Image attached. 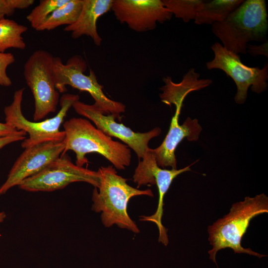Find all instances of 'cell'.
Listing matches in <instances>:
<instances>
[{"mask_svg":"<svg viewBox=\"0 0 268 268\" xmlns=\"http://www.w3.org/2000/svg\"><path fill=\"white\" fill-rule=\"evenodd\" d=\"M54 56L48 51H34L24 65L23 75L34 99V121L55 113L60 101V94L55 86Z\"/></svg>","mask_w":268,"mask_h":268,"instance_id":"7","label":"cell"},{"mask_svg":"<svg viewBox=\"0 0 268 268\" xmlns=\"http://www.w3.org/2000/svg\"><path fill=\"white\" fill-rule=\"evenodd\" d=\"M87 64L79 55L68 59L66 64L61 58L54 57L53 70L56 88L60 93L67 91L66 86L69 85L80 91L88 92L94 99V106L105 115H113L120 118V114L126 110L125 105L121 102L114 101L104 94L103 86L100 84L95 72L90 69L89 75H85Z\"/></svg>","mask_w":268,"mask_h":268,"instance_id":"6","label":"cell"},{"mask_svg":"<svg viewBox=\"0 0 268 268\" xmlns=\"http://www.w3.org/2000/svg\"><path fill=\"white\" fill-rule=\"evenodd\" d=\"M77 182L87 183L98 188L100 184L99 173L74 164L65 154L38 173L23 180L18 187L28 192H52Z\"/></svg>","mask_w":268,"mask_h":268,"instance_id":"9","label":"cell"},{"mask_svg":"<svg viewBox=\"0 0 268 268\" xmlns=\"http://www.w3.org/2000/svg\"><path fill=\"white\" fill-rule=\"evenodd\" d=\"M20 131H17L11 126L5 123H0V137L18 134Z\"/></svg>","mask_w":268,"mask_h":268,"instance_id":"26","label":"cell"},{"mask_svg":"<svg viewBox=\"0 0 268 268\" xmlns=\"http://www.w3.org/2000/svg\"><path fill=\"white\" fill-rule=\"evenodd\" d=\"M97 172L100 184L93 190L92 210L101 212V221L106 227L116 224L121 228L139 233L137 225L128 214V203L134 196L153 197L152 191L149 189L140 190L130 186L128 179L118 175L112 166H101Z\"/></svg>","mask_w":268,"mask_h":268,"instance_id":"1","label":"cell"},{"mask_svg":"<svg viewBox=\"0 0 268 268\" xmlns=\"http://www.w3.org/2000/svg\"><path fill=\"white\" fill-rule=\"evenodd\" d=\"M247 52L253 57L263 55L268 58V42L267 41L260 45L248 44Z\"/></svg>","mask_w":268,"mask_h":268,"instance_id":"24","label":"cell"},{"mask_svg":"<svg viewBox=\"0 0 268 268\" xmlns=\"http://www.w3.org/2000/svg\"><path fill=\"white\" fill-rule=\"evenodd\" d=\"M82 7V0H68L55 10L39 26L37 31H50L61 25H70L78 18Z\"/></svg>","mask_w":268,"mask_h":268,"instance_id":"18","label":"cell"},{"mask_svg":"<svg viewBox=\"0 0 268 268\" xmlns=\"http://www.w3.org/2000/svg\"><path fill=\"white\" fill-rule=\"evenodd\" d=\"M211 49L214 58L206 63V67L209 70L220 69L233 80L237 87L234 97L236 103L242 104L246 101L250 86L252 91L258 94L267 89L268 63L262 68L250 67L241 62L239 55L227 50L219 42L213 44Z\"/></svg>","mask_w":268,"mask_h":268,"instance_id":"8","label":"cell"},{"mask_svg":"<svg viewBox=\"0 0 268 268\" xmlns=\"http://www.w3.org/2000/svg\"><path fill=\"white\" fill-rule=\"evenodd\" d=\"M268 212V198L264 194L233 203L229 212L218 219L207 228L208 241L212 248L208 253L209 259L216 263L217 253L225 248L231 249L235 254H246L259 258L266 257L242 247L241 242L251 220Z\"/></svg>","mask_w":268,"mask_h":268,"instance_id":"2","label":"cell"},{"mask_svg":"<svg viewBox=\"0 0 268 268\" xmlns=\"http://www.w3.org/2000/svg\"><path fill=\"white\" fill-rule=\"evenodd\" d=\"M175 106V112L172 118L169 131L160 145L152 149V151L158 166L161 168L170 167L176 169L175 153L177 146L185 138L190 141H197L202 128L197 119L190 117L180 125L179 119L182 106Z\"/></svg>","mask_w":268,"mask_h":268,"instance_id":"14","label":"cell"},{"mask_svg":"<svg viewBox=\"0 0 268 268\" xmlns=\"http://www.w3.org/2000/svg\"><path fill=\"white\" fill-rule=\"evenodd\" d=\"M113 0H82V7L77 20L66 26L64 31L70 32L71 37L78 38L86 35L90 37L94 44L100 46L102 39L97 29L98 18L111 10Z\"/></svg>","mask_w":268,"mask_h":268,"instance_id":"15","label":"cell"},{"mask_svg":"<svg viewBox=\"0 0 268 268\" xmlns=\"http://www.w3.org/2000/svg\"><path fill=\"white\" fill-rule=\"evenodd\" d=\"M200 73L192 68L179 83L174 82L170 76L163 77L165 84L160 88L162 92L159 95L161 102L169 106L175 101L183 102L191 92L202 89L212 83L211 79H200Z\"/></svg>","mask_w":268,"mask_h":268,"instance_id":"16","label":"cell"},{"mask_svg":"<svg viewBox=\"0 0 268 268\" xmlns=\"http://www.w3.org/2000/svg\"><path fill=\"white\" fill-rule=\"evenodd\" d=\"M165 7L176 18L188 23L195 20L204 0H162Z\"/></svg>","mask_w":268,"mask_h":268,"instance_id":"20","label":"cell"},{"mask_svg":"<svg viewBox=\"0 0 268 268\" xmlns=\"http://www.w3.org/2000/svg\"><path fill=\"white\" fill-rule=\"evenodd\" d=\"M15 61L12 54L0 52V86L8 87L12 84L11 80L7 74L6 69Z\"/></svg>","mask_w":268,"mask_h":268,"instance_id":"23","label":"cell"},{"mask_svg":"<svg viewBox=\"0 0 268 268\" xmlns=\"http://www.w3.org/2000/svg\"><path fill=\"white\" fill-rule=\"evenodd\" d=\"M68 0H41L27 15L26 19L31 27L35 30L47 19L57 8L63 5Z\"/></svg>","mask_w":268,"mask_h":268,"instance_id":"21","label":"cell"},{"mask_svg":"<svg viewBox=\"0 0 268 268\" xmlns=\"http://www.w3.org/2000/svg\"><path fill=\"white\" fill-rule=\"evenodd\" d=\"M6 217V215L4 211H0V224L2 223Z\"/></svg>","mask_w":268,"mask_h":268,"instance_id":"27","label":"cell"},{"mask_svg":"<svg viewBox=\"0 0 268 268\" xmlns=\"http://www.w3.org/2000/svg\"><path fill=\"white\" fill-rule=\"evenodd\" d=\"M111 10L121 23L138 32L153 30L157 23L169 20L173 15L162 0H113Z\"/></svg>","mask_w":268,"mask_h":268,"instance_id":"13","label":"cell"},{"mask_svg":"<svg viewBox=\"0 0 268 268\" xmlns=\"http://www.w3.org/2000/svg\"><path fill=\"white\" fill-rule=\"evenodd\" d=\"M243 0H213L204 1L197 14L195 23L213 24L224 21L237 8Z\"/></svg>","mask_w":268,"mask_h":268,"instance_id":"17","label":"cell"},{"mask_svg":"<svg viewBox=\"0 0 268 268\" xmlns=\"http://www.w3.org/2000/svg\"><path fill=\"white\" fill-rule=\"evenodd\" d=\"M24 88L15 91L12 103L4 107L5 123L17 131H23L29 134V137L21 143L25 148L35 145L51 141L63 140L65 133L60 127L73 104L79 100L77 94L66 93L60 99L61 109L54 117L42 122H31L23 115L21 104Z\"/></svg>","mask_w":268,"mask_h":268,"instance_id":"5","label":"cell"},{"mask_svg":"<svg viewBox=\"0 0 268 268\" xmlns=\"http://www.w3.org/2000/svg\"><path fill=\"white\" fill-rule=\"evenodd\" d=\"M268 13L265 0H246L223 21L212 24L222 46L234 53L246 54L248 42L266 41Z\"/></svg>","mask_w":268,"mask_h":268,"instance_id":"4","label":"cell"},{"mask_svg":"<svg viewBox=\"0 0 268 268\" xmlns=\"http://www.w3.org/2000/svg\"><path fill=\"white\" fill-rule=\"evenodd\" d=\"M65 149L62 154L72 150L76 154V165L87 164L88 153L100 154L119 170H124L131 162V151L125 144L114 141L85 118H72L63 124Z\"/></svg>","mask_w":268,"mask_h":268,"instance_id":"3","label":"cell"},{"mask_svg":"<svg viewBox=\"0 0 268 268\" xmlns=\"http://www.w3.org/2000/svg\"><path fill=\"white\" fill-rule=\"evenodd\" d=\"M34 0H0V19L12 15L16 9L27 8Z\"/></svg>","mask_w":268,"mask_h":268,"instance_id":"22","label":"cell"},{"mask_svg":"<svg viewBox=\"0 0 268 268\" xmlns=\"http://www.w3.org/2000/svg\"><path fill=\"white\" fill-rule=\"evenodd\" d=\"M64 149V140L46 142L25 148L11 168L6 180L0 187V196L42 170L59 157Z\"/></svg>","mask_w":268,"mask_h":268,"instance_id":"12","label":"cell"},{"mask_svg":"<svg viewBox=\"0 0 268 268\" xmlns=\"http://www.w3.org/2000/svg\"><path fill=\"white\" fill-rule=\"evenodd\" d=\"M27 29V26L13 20L0 19V52L4 53L9 48L24 50L26 44L22 35Z\"/></svg>","mask_w":268,"mask_h":268,"instance_id":"19","label":"cell"},{"mask_svg":"<svg viewBox=\"0 0 268 268\" xmlns=\"http://www.w3.org/2000/svg\"><path fill=\"white\" fill-rule=\"evenodd\" d=\"M26 133L24 131H20L16 134L0 137V149L10 143L24 140L26 138Z\"/></svg>","mask_w":268,"mask_h":268,"instance_id":"25","label":"cell"},{"mask_svg":"<svg viewBox=\"0 0 268 268\" xmlns=\"http://www.w3.org/2000/svg\"><path fill=\"white\" fill-rule=\"evenodd\" d=\"M188 166L180 169L167 170L158 166L152 149L149 148L144 157L139 160L133 175V181L137 188L147 185H156L159 194L158 203L156 211L150 216H140L139 221H150L155 223L159 231L158 242L164 246L168 244L167 230L162 223L163 214L164 198L173 180L177 176L191 170Z\"/></svg>","mask_w":268,"mask_h":268,"instance_id":"10","label":"cell"},{"mask_svg":"<svg viewBox=\"0 0 268 268\" xmlns=\"http://www.w3.org/2000/svg\"><path fill=\"white\" fill-rule=\"evenodd\" d=\"M72 107L78 114L92 121L96 128L106 135L119 138L125 143L135 152L139 160L149 149V141L161 133V129L158 127L145 133H135L123 124L117 123L113 115L103 114L93 105L79 100L75 101Z\"/></svg>","mask_w":268,"mask_h":268,"instance_id":"11","label":"cell"}]
</instances>
